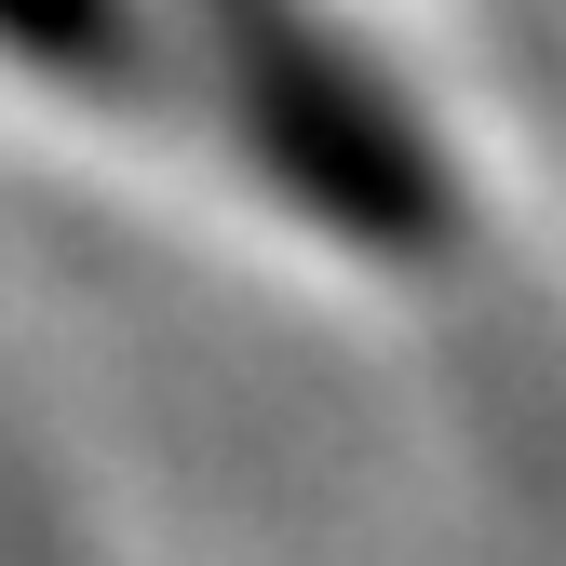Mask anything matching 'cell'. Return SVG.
<instances>
[{
  "instance_id": "obj_1",
  "label": "cell",
  "mask_w": 566,
  "mask_h": 566,
  "mask_svg": "<svg viewBox=\"0 0 566 566\" xmlns=\"http://www.w3.org/2000/svg\"><path fill=\"white\" fill-rule=\"evenodd\" d=\"M0 28H14L28 54H67V67H108V54H122L108 0H0Z\"/></svg>"
}]
</instances>
